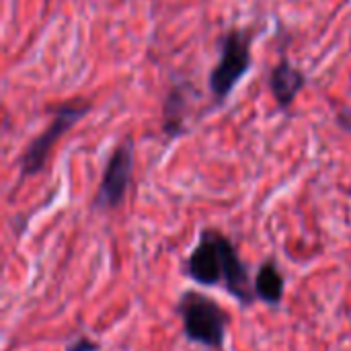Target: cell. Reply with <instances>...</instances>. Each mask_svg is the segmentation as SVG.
I'll list each match as a JSON object with an SVG mask.
<instances>
[{
    "label": "cell",
    "instance_id": "obj_1",
    "mask_svg": "<svg viewBox=\"0 0 351 351\" xmlns=\"http://www.w3.org/2000/svg\"><path fill=\"white\" fill-rule=\"evenodd\" d=\"M183 274L202 288H222L241 306H253L257 300L249 265L239 255L237 245L218 228H204L197 245L189 251Z\"/></svg>",
    "mask_w": 351,
    "mask_h": 351
},
{
    "label": "cell",
    "instance_id": "obj_2",
    "mask_svg": "<svg viewBox=\"0 0 351 351\" xmlns=\"http://www.w3.org/2000/svg\"><path fill=\"white\" fill-rule=\"evenodd\" d=\"M177 313L183 335L189 343L222 351L230 327V313L212 296L199 290H185L179 296Z\"/></svg>",
    "mask_w": 351,
    "mask_h": 351
},
{
    "label": "cell",
    "instance_id": "obj_3",
    "mask_svg": "<svg viewBox=\"0 0 351 351\" xmlns=\"http://www.w3.org/2000/svg\"><path fill=\"white\" fill-rule=\"evenodd\" d=\"M251 66V35L247 31H228L222 45V56L210 74V88L218 101L226 99L237 82Z\"/></svg>",
    "mask_w": 351,
    "mask_h": 351
},
{
    "label": "cell",
    "instance_id": "obj_4",
    "mask_svg": "<svg viewBox=\"0 0 351 351\" xmlns=\"http://www.w3.org/2000/svg\"><path fill=\"white\" fill-rule=\"evenodd\" d=\"M90 109L88 103H78V105H64L51 125L45 128V132L41 136H37L25 150L23 158H21V175L23 177H31V175H37L45 162H47V156H49V150L53 148V144L60 140V136L64 132H68L80 117H84V113Z\"/></svg>",
    "mask_w": 351,
    "mask_h": 351
},
{
    "label": "cell",
    "instance_id": "obj_5",
    "mask_svg": "<svg viewBox=\"0 0 351 351\" xmlns=\"http://www.w3.org/2000/svg\"><path fill=\"white\" fill-rule=\"evenodd\" d=\"M132 171H134V150H132V142L125 140L113 150L105 167L101 185L95 195L97 210H115L121 206L130 189Z\"/></svg>",
    "mask_w": 351,
    "mask_h": 351
},
{
    "label": "cell",
    "instance_id": "obj_6",
    "mask_svg": "<svg viewBox=\"0 0 351 351\" xmlns=\"http://www.w3.org/2000/svg\"><path fill=\"white\" fill-rule=\"evenodd\" d=\"M269 86L278 105L282 109H288L294 103L296 95L304 88V74L298 68H294L288 60H282L271 72Z\"/></svg>",
    "mask_w": 351,
    "mask_h": 351
},
{
    "label": "cell",
    "instance_id": "obj_7",
    "mask_svg": "<svg viewBox=\"0 0 351 351\" xmlns=\"http://www.w3.org/2000/svg\"><path fill=\"white\" fill-rule=\"evenodd\" d=\"M253 288H255L257 300H263L269 306H278L282 304L284 294H286V278L274 261H265L259 265L255 274Z\"/></svg>",
    "mask_w": 351,
    "mask_h": 351
},
{
    "label": "cell",
    "instance_id": "obj_8",
    "mask_svg": "<svg viewBox=\"0 0 351 351\" xmlns=\"http://www.w3.org/2000/svg\"><path fill=\"white\" fill-rule=\"evenodd\" d=\"M66 351H99V343L88 337H78L70 346H66Z\"/></svg>",
    "mask_w": 351,
    "mask_h": 351
}]
</instances>
